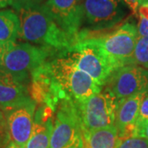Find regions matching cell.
<instances>
[{"instance_id":"obj_1","label":"cell","mask_w":148,"mask_h":148,"mask_svg":"<svg viewBox=\"0 0 148 148\" xmlns=\"http://www.w3.org/2000/svg\"><path fill=\"white\" fill-rule=\"evenodd\" d=\"M13 8L20 21L19 38L58 52H67L73 41L49 16L40 0H16Z\"/></svg>"},{"instance_id":"obj_2","label":"cell","mask_w":148,"mask_h":148,"mask_svg":"<svg viewBox=\"0 0 148 148\" xmlns=\"http://www.w3.org/2000/svg\"><path fill=\"white\" fill-rule=\"evenodd\" d=\"M49 64L63 100L81 103L101 91V86L77 67L68 51L51 58Z\"/></svg>"},{"instance_id":"obj_3","label":"cell","mask_w":148,"mask_h":148,"mask_svg":"<svg viewBox=\"0 0 148 148\" xmlns=\"http://www.w3.org/2000/svg\"><path fill=\"white\" fill-rule=\"evenodd\" d=\"M64 52L33 45L30 43H14L5 47L0 68L22 83L28 84L31 75L49 60Z\"/></svg>"},{"instance_id":"obj_4","label":"cell","mask_w":148,"mask_h":148,"mask_svg":"<svg viewBox=\"0 0 148 148\" xmlns=\"http://www.w3.org/2000/svg\"><path fill=\"white\" fill-rule=\"evenodd\" d=\"M68 54L78 69L88 74L101 87L115 70L96 38L87 36L83 32H79Z\"/></svg>"},{"instance_id":"obj_5","label":"cell","mask_w":148,"mask_h":148,"mask_svg":"<svg viewBox=\"0 0 148 148\" xmlns=\"http://www.w3.org/2000/svg\"><path fill=\"white\" fill-rule=\"evenodd\" d=\"M50 148H83V134L76 103L62 100L55 110Z\"/></svg>"},{"instance_id":"obj_6","label":"cell","mask_w":148,"mask_h":148,"mask_svg":"<svg viewBox=\"0 0 148 148\" xmlns=\"http://www.w3.org/2000/svg\"><path fill=\"white\" fill-rule=\"evenodd\" d=\"M118 102L114 96L105 90L83 102L76 103L82 134L114 126Z\"/></svg>"},{"instance_id":"obj_7","label":"cell","mask_w":148,"mask_h":148,"mask_svg":"<svg viewBox=\"0 0 148 148\" xmlns=\"http://www.w3.org/2000/svg\"><path fill=\"white\" fill-rule=\"evenodd\" d=\"M95 37L115 70L125 65H131L138 38V27L133 22L127 21L110 33Z\"/></svg>"},{"instance_id":"obj_8","label":"cell","mask_w":148,"mask_h":148,"mask_svg":"<svg viewBox=\"0 0 148 148\" xmlns=\"http://www.w3.org/2000/svg\"><path fill=\"white\" fill-rule=\"evenodd\" d=\"M106 90L118 101L148 92V70L137 65H125L114 70L106 83Z\"/></svg>"},{"instance_id":"obj_9","label":"cell","mask_w":148,"mask_h":148,"mask_svg":"<svg viewBox=\"0 0 148 148\" xmlns=\"http://www.w3.org/2000/svg\"><path fill=\"white\" fill-rule=\"evenodd\" d=\"M125 5L123 0H84V19L93 30L110 29L126 16Z\"/></svg>"},{"instance_id":"obj_10","label":"cell","mask_w":148,"mask_h":148,"mask_svg":"<svg viewBox=\"0 0 148 148\" xmlns=\"http://www.w3.org/2000/svg\"><path fill=\"white\" fill-rule=\"evenodd\" d=\"M82 0H47L43 8L54 22L76 42L84 20Z\"/></svg>"},{"instance_id":"obj_11","label":"cell","mask_w":148,"mask_h":148,"mask_svg":"<svg viewBox=\"0 0 148 148\" xmlns=\"http://www.w3.org/2000/svg\"><path fill=\"white\" fill-rule=\"evenodd\" d=\"M36 103L34 100L5 113L11 141L24 147L31 137Z\"/></svg>"},{"instance_id":"obj_12","label":"cell","mask_w":148,"mask_h":148,"mask_svg":"<svg viewBox=\"0 0 148 148\" xmlns=\"http://www.w3.org/2000/svg\"><path fill=\"white\" fill-rule=\"evenodd\" d=\"M32 101L28 85L0 68V109L4 114Z\"/></svg>"},{"instance_id":"obj_13","label":"cell","mask_w":148,"mask_h":148,"mask_svg":"<svg viewBox=\"0 0 148 148\" xmlns=\"http://www.w3.org/2000/svg\"><path fill=\"white\" fill-rule=\"evenodd\" d=\"M145 95L137 94L118 102L114 126L121 139L134 137L140 105Z\"/></svg>"},{"instance_id":"obj_14","label":"cell","mask_w":148,"mask_h":148,"mask_svg":"<svg viewBox=\"0 0 148 148\" xmlns=\"http://www.w3.org/2000/svg\"><path fill=\"white\" fill-rule=\"evenodd\" d=\"M54 112L49 106L40 105L36 110L31 137L24 148H50Z\"/></svg>"},{"instance_id":"obj_15","label":"cell","mask_w":148,"mask_h":148,"mask_svg":"<svg viewBox=\"0 0 148 148\" xmlns=\"http://www.w3.org/2000/svg\"><path fill=\"white\" fill-rule=\"evenodd\" d=\"M121 141L114 125L83 133V148H118Z\"/></svg>"},{"instance_id":"obj_16","label":"cell","mask_w":148,"mask_h":148,"mask_svg":"<svg viewBox=\"0 0 148 148\" xmlns=\"http://www.w3.org/2000/svg\"><path fill=\"white\" fill-rule=\"evenodd\" d=\"M19 30L20 21L16 12L10 9L0 11V42L5 47L16 43Z\"/></svg>"},{"instance_id":"obj_17","label":"cell","mask_w":148,"mask_h":148,"mask_svg":"<svg viewBox=\"0 0 148 148\" xmlns=\"http://www.w3.org/2000/svg\"><path fill=\"white\" fill-rule=\"evenodd\" d=\"M131 65H137L148 70V36L138 38Z\"/></svg>"},{"instance_id":"obj_18","label":"cell","mask_w":148,"mask_h":148,"mask_svg":"<svg viewBox=\"0 0 148 148\" xmlns=\"http://www.w3.org/2000/svg\"><path fill=\"white\" fill-rule=\"evenodd\" d=\"M10 141L5 114L0 109V148H5Z\"/></svg>"},{"instance_id":"obj_19","label":"cell","mask_w":148,"mask_h":148,"mask_svg":"<svg viewBox=\"0 0 148 148\" xmlns=\"http://www.w3.org/2000/svg\"><path fill=\"white\" fill-rule=\"evenodd\" d=\"M118 148H148V139L139 137L122 139Z\"/></svg>"},{"instance_id":"obj_20","label":"cell","mask_w":148,"mask_h":148,"mask_svg":"<svg viewBox=\"0 0 148 148\" xmlns=\"http://www.w3.org/2000/svg\"><path fill=\"white\" fill-rule=\"evenodd\" d=\"M148 120V92L146 95L143 96L141 105H140V109H139V113H138V120L136 123V129L141 125H143L144 123ZM136 132V130H135ZM135 136V135H134Z\"/></svg>"},{"instance_id":"obj_21","label":"cell","mask_w":148,"mask_h":148,"mask_svg":"<svg viewBox=\"0 0 148 148\" xmlns=\"http://www.w3.org/2000/svg\"><path fill=\"white\" fill-rule=\"evenodd\" d=\"M138 37L140 36H148V18L143 16H138Z\"/></svg>"},{"instance_id":"obj_22","label":"cell","mask_w":148,"mask_h":148,"mask_svg":"<svg viewBox=\"0 0 148 148\" xmlns=\"http://www.w3.org/2000/svg\"><path fill=\"white\" fill-rule=\"evenodd\" d=\"M134 137H139V138L148 139V120L136 129Z\"/></svg>"},{"instance_id":"obj_23","label":"cell","mask_w":148,"mask_h":148,"mask_svg":"<svg viewBox=\"0 0 148 148\" xmlns=\"http://www.w3.org/2000/svg\"><path fill=\"white\" fill-rule=\"evenodd\" d=\"M123 1L126 4V6H127L132 10V13L138 16V8L140 6V0H123Z\"/></svg>"},{"instance_id":"obj_24","label":"cell","mask_w":148,"mask_h":148,"mask_svg":"<svg viewBox=\"0 0 148 148\" xmlns=\"http://www.w3.org/2000/svg\"><path fill=\"white\" fill-rule=\"evenodd\" d=\"M16 0H0V8H3L7 6L12 5Z\"/></svg>"},{"instance_id":"obj_25","label":"cell","mask_w":148,"mask_h":148,"mask_svg":"<svg viewBox=\"0 0 148 148\" xmlns=\"http://www.w3.org/2000/svg\"><path fill=\"white\" fill-rule=\"evenodd\" d=\"M4 50H5V46L0 42V64H1V60H2V58H3V53H4Z\"/></svg>"},{"instance_id":"obj_26","label":"cell","mask_w":148,"mask_h":148,"mask_svg":"<svg viewBox=\"0 0 148 148\" xmlns=\"http://www.w3.org/2000/svg\"><path fill=\"white\" fill-rule=\"evenodd\" d=\"M5 148H20L16 144H15V143H13L12 141H10L9 142V143L7 145V147H6Z\"/></svg>"},{"instance_id":"obj_27","label":"cell","mask_w":148,"mask_h":148,"mask_svg":"<svg viewBox=\"0 0 148 148\" xmlns=\"http://www.w3.org/2000/svg\"><path fill=\"white\" fill-rule=\"evenodd\" d=\"M148 4V0H140V5Z\"/></svg>"},{"instance_id":"obj_28","label":"cell","mask_w":148,"mask_h":148,"mask_svg":"<svg viewBox=\"0 0 148 148\" xmlns=\"http://www.w3.org/2000/svg\"><path fill=\"white\" fill-rule=\"evenodd\" d=\"M22 148H24V147H22Z\"/></svg>"},{"instance_id":"obj_29","label":"cell","mask_w":148,"mask_h":148,"mask_svg":"<svg viewBox=\"0 0 148 148\" xmlns=\"http://www.w3.org/2000/svg\"><path fill=\"white\" fill-rule=\"evenodd\" d=\"M40 1H41V0H40Z\"/></svg>"}]
</instances>
